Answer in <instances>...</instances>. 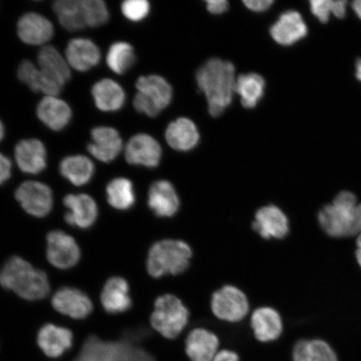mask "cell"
<instances>
[{"label": "cell", "mask_w": 361, "mask_h": 361, "mask_svg": "<svg viewBox=\"0 0 361 361\" xmlns=\"http://www.w3.org/2000/svg\"><path fill=\"white\" fill-rule=\"evenodd\" d=\"M196 80L198 88L205 94L210 115H222L235 93V67L231 62L213 58L200 68Z\"/></svg>", "instance_id": "cell-1"}, {"label": "cell", "mask_w": 361, "mask_h": 361, "mask_svg": "<svg viewBox=\"0 0 361 361\" xmlns=\"http://www.w3.org/2000/svg\"><path fill=\"white\" fill-rule=\"evenodd\" d=\"M0 284L31 301L44 299L51 290L47 274L18 256L8 259L0 270Z\"/></svg>", "instance_id": "cell-2"}, {"label": "cell", "mask_w": 361, "mask_h": 361, "mask_svg": "<svg viewBox=\"0 0 361 361\" xmlns=\"http://www.w3.org/2000/svg\"><path fill=\"white\" fill-rule=\"evenodd\" d=\"M320 227L328 235L345 238L361 233V203L354 193L343 191L331 204L324 206L318 214Z\"/></svg>", "instance_id": "cell-3"}, {"label": "cell", "mask_w": 361, "mask_h": 361, "mask_svg": "<svg viewBox=\"0 0 361 361\" xmlns=\"http://www.w3.org/2000/svg\"><path fill=\"white\" fill-rule=\"evenodd\" d=\"M70 361H155L145 350L135 346L133 341L121 338L107 341L96 335L85 338Z\"/></svg>", "instance_id": "cell-4"}, {"label": "cell", "mask_w": 361, "mask_h": 361, "mask_svg": "<svg viewBox=\"0 0 361 361\" xmlns=\"http://www.w3.org/2000/svg\"><path fill=\"white\" fill-rule=\"evenodd\" d=\"M192 256L191 247L186 242L175 239L158 241L148 252V273L155 279L182 274L188 268Z\"/></svg>", "instance_id": "cell-5"}, {"label": "cell", "mask_w": 361, "mask_h": 361, "mask_svg": "<svg viewBox=\"0 0 361 361\" xmlns=\"http://www.w3.org/2000/svg\"><path fill=\"white\" fill-rule=\"evenodd\" d=\"M188 319V310L183 302L177 296L166 293L156 300L151 324L160 335L173 340L187 326Z\"/></svg>", "instance_id": "cell-6"}, {"label": "cell", "mask_w": 361, "mask_h": 361, "mask_svg": "<svg viewBox=\"0 0 361 361\" xmlns=\"http://www.w3.org/2000/svg\"><path fill=\"white\" fill-rule=\"evenodd\" d=\"M211 309L216 318L234 323L245 318L250 305L245 293L237 287L226 286L212 296Z\"/></svg>", "instance_id": "cell-7"}, {"label": "cell", "mask_w": 361, "mask_h": 361, "mask_svg": "<svg viewBox=\"0 0 361 361\" xmlns=\"http://www.w3.org/2000/svg\"><path fill=\"white\" fill-rule=\"evenodd\" d=\"M16 200L26 212L36 218H44L51 213L54 205L51 188L37 180H26L16 189Z\"/></svg>", "instance_id": "cell-8"}, {"label": "cell", "mask_w": 361, "mask_h": 361, "mask_svg": "<svg viewBox=\"0 0 361 361\" xmlns=\"http://www.w3.org/2000/svg\"><path fill=\"white\" fill-rule=\"evenodd\" d=\"M75 336L71 329L45 324L36 335V345L44 356L51 360H59L73 350Z\"/></svg>", "instance_id": "cell-9"}, {"label": "cell", "mask_w": 361, "mask_h": 361, "mask_svg": "<svg viewBox=\"0 0 361 361\" xmlns=\"http://www.w3.org/2000/svg\"><path fill=\"white\" fill-rule=\"evenodd\" d=\"M47 259L60 269H69L78 264L80 250L73 237L60 230L47 234Z\"/></svg>", "instance_id": "cell-10"}, {"label": "cell", "mask_w": 361, "mask_h": 361, "mask_svg": "<svg viewBox=\"0 0 361 361\" xmlns=\"http://www.w3.org/2000/svg\"><path fill=\"white\" fill-rule=\"evenodd\" d=\"M124 156L126 162L130 165L154 169L160 164L161 147L152 135L139 133L130 137L126 144Z\"/></svg>", "instance_id": "cell-11"}, {"label": "cell", "mask_w": 361, "mask_h": 361, "mask_svg": "<svg viewBox=\"0 0 361 361\" xmlns=\"http://www.w3.org/2000/svg\"><path fill=\"white\" fill-rule=\"evenodd\" d=\"M90 137L92 142L87 146L90 154L104 164L115 161L124 150L123 138L111 126H96L90 132Z\"/></svg>", "instance_id": "cell-12"}, {"label": "cell", "mask_w": 361, "mask_h": 361, "mask_svg": "<svg viewBox=\"0 0 361 361\" xmlns=\"http://www.w3.org/2000/svg\"><path fill=\"white\" fill-rule=\"evenodd\" d=\"M17 35L23 43L44 47L55 35V28L52 22L42 13L28 12L18 20Z\"/></svg>", "instance_id": "cell-13"}, {"label": "cell", "mask_w": 361, "mask_h": 361, "mask_svg": "<svg viewBox=\"0 0 361 361\" xmlns=\"http://www.w3.org/2000/svg\"><path fill=\"white\" fill-rule=\"evenodd\" d=\"M47 149L42 140H21L15 147V160L23 173L37 175L47 168Z\"/></svg>", "instance_id": "cell-14"}, {"label": "cell", "mask_w": 361, "mask_h": 361, "mask_svg": "<svg viewBox=\"0 0 361 361\" xmlns=\"http://www.w3.org/2000/svg\"><path fill=\"white\" fill-rule=\"evenodd\" d=\"M64 205L69 210L65 214L66 222L72 227L87 229L96 223L98 206L88 194H68Z\"/></svg>", "instance_id": "cell-15"}, {"label": "cell", "mask_w": 361, "mask_h": 361, "mask_svg": "<svg viewBox=\"0 0 361 361\" xmlns=\"http://www.w3.org/2000/svg\"><path fill=\"white\" fill-rule=\"evenodd\" d=\"M52 305L59 313L75 319H83L92 314V300L78 288L64 287L52 298Z\"/></svg>", "instance_id": "cell-16"}, {"label": "cell", "mask_w": 361, "mask_h": 361, "mask_svg": "<svg viewBox=\"0 0 361 361\" xmlns=\"http://www.w3.org/2000/svg\"><path fill=\"white\" fill-rule=\"evenodd\" d=\"M65 56L71 69L87 72L99 65L102 60V52L93 40L78 37L68 42Z\"/></svg>", "instance_id": "cell-17"}, {"label": "cell", "mask_w": 361, "mask_h": 361, "mask_svg": "<svg viewBox=\"0 0 361 361\" xmlns=\"http://www.w3.org/2000/svg\"><path fill=\"white\" fill-rule=\"evenodd\" d=\"M36 116L54 132H61L69 126L73 111L66 101L59 97H44L36 106Z\"/></svg>", "instance_id": "cell-18"}, {"label": "cell", "mask_w": 361, "mask_h": 361, "mask_svg": "<svg viewBox=\"0 0 361 361\" xmlns=\"http://www.w3.org/2000/svg\"><path fill=\"white\" fill-rule=\"evenodd\" d=\"M252 228L265 239H281L287 236L290 225L287 216L279 207L269 205L257 212Z\"/></svg>", "instance_id": "cell-19"}, {"label": "cell", "mask_w": 361, "mask_h": 361, "mask_svg": "<svg viewBox=\"0 0 361 361\" xmlns=\"http://www.w3.org/2000/svg\"><path fill=\"white\" fill-rule=\"evenodd\" d=\"M147 203L150 209L160 218H171L178 213L180 200L173 185L159 180L152 183L148 191Z\"/></svg>", "instance_id": "cell-20"}, {"label": "cell", "mask_w": 361, "mask_h": 361, "mask_svg": "<svg viewBox=\"0 0 361 361\" xmlns=\"http://www.w3.org/2000/svg\"><path fill=\"white\" fill-rule=\"evenodd\" d=\"M308 34V27L299 12L295 11L282 13L275 24L271 27L270 35L275 42L290 47Z\"/></svg>", "instance_id": "cell-21"}, {"label": "cell", "mask_w": 361, "mask_h": 361, "mask_svg": "<svg viewBox=\"0 0 361 361\" xmlns=\"http://www.w3.org/2000/svg\"><path fill=\"white\" fill-rule=\"evenodd\" d=\"M37 66L49 79L55 81L62 87L71 78V68L66 56L52 45H44L39 49Z\"/></svg>", "instance_id": "cell-22"}, {"label": "cell", "mask_w": 361, "mask_h": 361, "mask_svg": "<svg viewBox=\"0 0 361 361\" xmlns=\"http://www.w3.org/2000/svg\"><path fill=\"white\" fill-rule=\"evenodd\" d=\"M219 340L206 329H194L188 334L185 350L191 361H212L219 353Z\"/></svg>", "instance_id": "cell-23"}, {"label": "cell", "mask_w": 361, "mask_h": 361, "mask_svg": "<svg viewBox=\"0 0 361 361\" xmlns=\"http://www.w3.org/2000/svg\"><path fill=\"white\" fill-rule=\"evenodd\" d=\"M92 96L99 111L116 112L123 109L126 103V92L116 80L104 78L93 85Z\"/></svg>", "instance_id": "cell-24"}, {"label": "cell", "mask_w": 361, "mask_h": 361, "mask_svg": "<svg viewBox=\"0 0 361 361\" xmlns=\"http://www.w3.org/2000/svg\"><path fill=\"white\" fill-rule=\"evenodd\" d=\"M129 284L123 278L112 277L104 286L101 300L107 313L116 314L132 308L133 300L129 295Z\"/></svg>", "instance_id": "cell-25"}, {"label": "cell", "mask_w": 361, "mask_h": 361, "mask_svg": "<svg viewBox=\"0 0 361 361\" xmlns=\"http://www.w3.org/2000/svg\"><path fill=\"white\" fill-rule=\"evenodd\" d=\"M251 328L257 340L265 343L276 341L283 332L281 316L270 307H262L252 314Z\"/></svg>", "instance_id": "cell-26"}, {"label": "cell", "mask_w": 361, "mask_h": 361, "mask_svg": "<svg viewBox=\"0 0 361 361\" xmlns=\"http://www.w3.org/2000/svg\"><path fill=\"white\" fill-rule=\"evenodd\" d=\"M17 76L22 83L35 93H42L44 97H59L63 87L55 81L49 79L38 66L30 60L20 62L17 70Z\"/></svg>", "instance_id": "cell-27"}, {"label": "cell", "mask_w": 361, "mask_h": 361, "mask_svg": "<svg viewBox=\"0 0 361 361\" xmlns=\"http://www.w3.org/2000/svg\"><path fill=\"white\" fill-rule=\"evenodd\" d=\"M165 137L171 148L188 152L196 147L200 142V135L196 125L191 120L182 117L169 124Z\"/></svg>", "instance_id": "cell-28"}, {"label": "cell", "mask_w": 361, "mask_h": 361, "mask_svg": "<svg viewBox=\"0 0 361 361\" xmlns=\"http://www.w3.org/2000/svg\"><path fill=\"white\" fill-rule=\"evenodd\" d=\"M59 170L62 177L71 184L81 187L92 180L94 174V165L87 156L71 155L63 158Z\"/></svg>", "instance_id": "cell-29"}, {"label": "cell", "mask_w": 361, "mask_h": 361, "mask_svg": "<svg viewBox=\"0 0 361 361\" xmlns=\"http://www.w3.org/2000/svg\"><path fill=\"white\" fill-rule=\"evenodd\" d=\"M137 92L154 103L161 111L170 105L173 100V88L164 78L157 75L141 76L135 82Z\"/></svg>", "instance_id": "cell-30"}, {"label": "cell", "mask_w": 361, "mask_h": 361, "mask_svg": "<svg viewBox=\"0 0 361 361\" xmlns=\"http://www.w3.org/2000/svg\"><path fill=\"white\" fill-rule=\"evenodd\" d=\"M52 8L63 28L68 31H79L87 28L82 0H57Z\"/></svg>", "instance_id": "cell-31"}, {"label": "cell", "mask_w": 361, "mask_h": 361, "mask_svg": "<svg viewBox=\"0 0 361 361\" xmlns=\"http://www.w3.org/2000/svg\"><path fill=\"white\" fill-rule=\"evenodd\" d=\"M265 80L256 73L239 75L236 80L235 93L240 97L243 107L252 109L264 97Z\"/></svg>", "instance_id": "cell-32"}, {"label": "cell", "mask_w": 361, "mask_h": 361, "mask_svg": "<svg viewBox=\"0 0 361 361\" xmlns=\"http://www.w3.org/2000/svg\"><path fill=\"white\" fill-rule=\"evenodd\" d=\"M292 355L293 361H338L331 347L320 340L298 341Z\"/></svg>", "instance_id": "cell-33"}, {"label": "cell", "mask_w": 361, "mask_h": 361, "mask_svg": "<svg viewBox=\"0 0 361 361\" xmlns=\"http://www.w3.org/2000/svg\"><path fill=\"white\" fill-rule=\"evenodd\" d=\"M107 201L116 209L125 211L133 207L135 194L132 180L126 178L112 179L106 186Z\"/></svg>", "instance_id": "cell-34"}, {"label": "cell", "mask_w": 361, "mask_h": 361, "mask_svg": "<svg viewBox=\"0 0 361 361\" xmlns=\"http://www.w3.org/2000/svg\"><path fill=\"white\" fill-rule=\"evenodd\" d=\"M106 65L116 75H124L135 62V54L133 45L128 42L113 43L106 58Z\"/></svg>", "instance_id": "cell-35"}, {"label": "cell", "mask_w": 361, "mask_h": 361, "mask_svg": "<svg viewBox=\"0 0 361 361\" xmlns=\"http://www.w3.org/2000/svg\"><path fill=\"white\" fill-rule=\"evenodd\" d=\"M347 1L345 0H312L310 2V11L317 19L326 23L331 15L342 19L346 15Z\"/></svg>", "instance_id": "cell-36"}, {"label": "cell", "mask_w": 361, "mask_h": 361, "mask_svg": "<svg viewBox=\"0 0 361 361\" xmlns=\"http://www.w3.org/2000/svg\"><path fill=\"white\" fill-rule=\"evenodd\" d=\"M85 20L89 28H99L110 19V12L102 0H82Z\"/></svg>", "instance_id": "cell-37"}, {"label": "cell", "mask_w": 361, "mask_h": 361, "mask_svg": "<svg viewBox=\"0 0 361 361\" xmlns=\"http://www.w3.org/2000/svg\"><path fill=\"white\" fill-rule=\"evenodd\" d=\"M150 8L147 0H126L121 4V10L126 20L140 22L146 19Z\"/></svg>", "instance_id": "cell-38"}, {"label": "cell", "mask_w": 361, "mask_h": 361, "mask_svg": "<svg viewBox=\"0 0 361 361\" xmlns=\"http://www.w3.org/2000/svg\"><path fill=\"white\" fill-rule=\"evenodd\" d=\"M133 106L135 111L149 117H156L161 111L154 103L139 92L135 94L133 99Z\"/></svg>", "instance_id": "cell-39"}, {"label": "cell", "mask_w": 361, "mask_h": 361, "mask_svg": "<svg viewBox=\"0 0 361 361\" xmlns=\"http://www.w3.org/2000/svg\"><path fill=\"white\" fill-rule=\"evenodd\" d=\"M12 161L4 153L0 152V186L6 183L12 176Z\"/></svg>", "instance_id": "cell-40"}, {"label": "cell", "mask_w": 361, "mask_h": 361, "mask_svg": "<svg viewBox=\"0 0 361 361\" xmlns=\"http://www.w3.org/2000/svg\"><path fill=\"white\" fill-rule=\"evenodd\" d=\"M273 0H245V6L254 12H264L274 4Z\"/></svg>", "instance_id": "cell-41"}, {"label": "cell", "mask_w": 361, "mask_h": 361, "mask_svg": "<svg viewBox=\"0 0 361 361\" xmlns=\"http://www.w3.org/2000/svg\"><path fill=\"white\" fill-rule=\"evenodd\" d=\"M207 10L214 15H222L228 11V2L226 0H207Z\"/></svg>", "instance_id": "cell-42"}, {"label": "cell", "mask_w": 361, "mask_h": 361, "mask_svg": "<svg viewBox=\"0 0 361 361\" xmlns=\"http://www.w3.org/2000/svg\"><path fill=\"white\" fill-rule=\"evenodd\" d=\"M212 361H239V356L234 351L224 350L219 351Z\"/></svg>", "instance_id": "cell-43"}, {"label": "cell", "mask_w": 361, "mask_h": 361, "mask_svg": "<svg viewBox=\"0 0 361 361\" xmlns=\"http://www.w3.org/2000/svg\"><path fill=\"white\" fill-rule=\"evenodd\" d=\"M352 8H353L356 16L361 20V0H356V1L352 3Z\"/></svg>", "instance_id": "cell-44"}, {"label": "cell", "mask_w": 361, "mask_h": 361, "mask_svg": "<svg viewBox=\"0 0 361 361\" xmlns=\"http://www.w3.org/2000/svg\"><path fill=\"white\" fill-rule=\"evenodd\" d=\"M356 245H357V250H356V259H357L358 263L361 267V233L358 236L357 241H356Z\"/></svg>", "instance_id": "cell-45"}, {"label": "cell", "mask_w": 361, "mask_h": 361, "mask_svg": "<svg viewBox=\"0 0 361 361\" xmlns=\"http://www.w3.org/2000/svg\"><path fill=\"white\" fill-rule=\"evenodd\" d=\"M355 75L356 78L361 81V60H359L357 63H356Z\"/></svg>", "instance_id": "cell-46"}, {"label": "cell", "mask_w": 361, "mask_h": 361, "mask_svg": "<svg viewBox=\"0 0 361 361\" xmlns=\"http://www.w3.org/2000/svg\"><path fill=\"white\" fill-rule=\"evenodd\" d=\"M4 135H6V126H4L3 121L0 120V142L3 141Z\"/></svg>", "instance_id": "cell-47"}]
</instances>
